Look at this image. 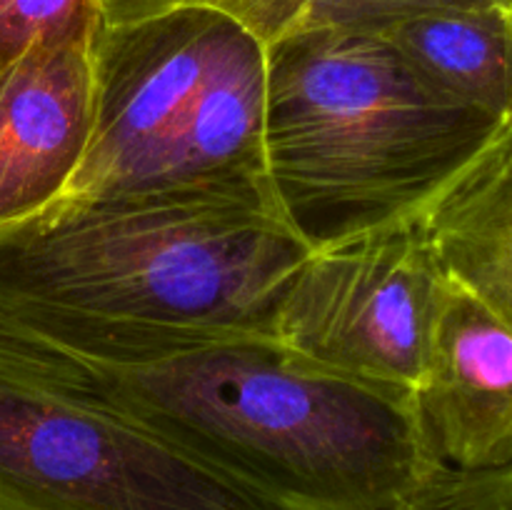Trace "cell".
Returning <instances> with one entry per match:
<instances>
[{
	"instance_id": "1",
	"label": "cell",
	"mask_w": 512,
	"mask_h": 510,
	"mask_svg": "<svg viewBox=\"0 0 512 510\" xmlns=\"http://www.w3.org/2000/svg\"><path fill=\"white\" fill-rule=\"evenodd\" d=\"M308 253L265 185L58 200L0 228V328L95 363L273 338Z\"/></svg>"
},
{
	"instance_id": "2",
	"label": "cell",
	"mask_w": 512,
	"mask_h": 510,
	"mask_svg": "<svg viewBox=\"0 0 512 510\" xmlns=\"http://www.w3.org/2000/svg\"><path fill=\"white\" fill-rule=\"evenodd\" d=\"M78 360L113 403L270 510H398L443 465L415 393L335 375L273 338Z\"/></svg>"
},
{
	"instance_id": "3",
	"label": "cell",
	"mask_w": 512,
	"mask_h": 510,
	"mask_svg": "<svg viewBox=\"0 0 512 510\" xmlns=\"http://www.w3.org/2000/svg\"><path fill=\"white\" fill-rule=\"evenodd\" d=\"M505 125L425 88L373 30L265 43V183L310 250L420 213Z\"/></svg>"
},
{
	"instance_id": "4",
	"label": "cell",
	"mask_w": 512,
	"mask_h": 510,
	"mask_svg": "<svg viewBox=\"0 0 512 510\" xmlns=\"http://www.w3.org/2000/svg\"><path fill=\"white\" fill-rule=\"evenodd\" d=\"M0 510H270L120 408L73 355L0 328Z\"/></svg>"
},
{
	"instance_id": "5",
	"label": "cell",
	"mask_w": 512,
	"mask_h": 510,
	"mask_svg": "<svg viewBox=\"0 0 512 510\" xmlns=\"http://www.w3.org/2000/svg\"><path fill=\"white\" fill-rule=\"evenodd\" d=\"M443 280L420 213L345 235L293 270L273 338L335 375L415 393Z\"/></svg>"
},
{
	"instance_id": "6",
	"label": "cell",
	"mask_w": 512,
	"mask_h": 510,
	"mask_svg": "<svg viewBox=\"0 0 512 510\" xmlns=\"http://www.w3.org/2000/svg\"><path fill=\"white\" fill-rule=\"evenodd\" d=\"M233 23L213 5L103 23L93 45L88 143L58 200L133 193L145 183Z\"/></svg>"
},
{
	"instance_id": "7",
	"label": "cell",
	"mask_w": 512,
	"mask_h": 510,
	"mask_svg": "<svg viewBox=\"0 0 512 510\" xmlns=\"http://www.w3.org/2000/svg\"><path fill=\"white\" fill-rule=\"evenodd\" d=\"M415 403L443 465H512V323L448 280L435 300Z\"/></svg>"
},
{
	"instance_id": "8",
	"label": "cell",
	"mask_w": 512,
	"mask_h": 510,
	"mask_svg": "<svg viewBox=\"0 0 512 510\" xmlns=\"http://www.w3.org/2000/svg\"><path fill=\"white\" fill-rule=\"evenodd\" d=\"M95 38L38 45L0 68V228L68 188L90 133Z\"/></svg>"
},
{
	"instance_id": "9",
	"label": "cell",
	"mask_w": 512,
	"mask_h": 510,
	"mask_svg": "<svg viewBox=\"0 0 512 510\" xmlns=\"http://www.w3.org/2000/svg\"><path fill=\"white\" fill-rule=\"evenodd\" d=\"M265 185V43L235 18L138 190Z\"/></svg>"
},
{
	"instance_id": "10",
	"label": "cell",
	"mask_w": 512,
	"mask_h": 510,
	"mask_svg": "<svg viewBox=\"0 0 512 510\" xmlns=\"http://www.w3.org/2000/svg\"><path fill=\"white\" fill-rule=\"evenodd\" d=\"M440 275L512 323V125L420 210Z\"/></svg>"
},
{
	"instance_id": "11",
	"label": "cell",
	"mask_w": 512,
	"mask_h": 510,
	"mask_svg": "<svg viewBox=\"0 0 512 510\" xmlns=\"http://www.w3.org/2000/svg\"><path fill=\"white\" fill-rule=\"evenodd\" d=\"M440 98L512 118V8L438 10L373 30Z\"/></svg>"
},
{
	"instance_id": "12",
	"label": "cell",
	"mask_w": 512,
	"mask_h": 510,
	"mask_svg": "<svg viewBox=\"0 0 512 510\" xmlns=\"http://www.w3.org/2000/svg\"><path fill=\"white\" fill-rule=\"evenodd\" d=\"M218 8L270 43L298 30H380L438 10L512 8V0H225Z\"/></svg>"
},
{
	"instance_id": "13",
	"label": "cell",
	"mask_w": 512,
	"mask_h": 510,
	"mask_svg": "<svg viewBox=\"0 0 512 510\" xmlns=\"http://www.w3.org/2000/svg\"><path fill=\"white\" fill-rule=\"evenodd\" d=\"M100 0H0V68L30 48L95 38Z\"/></svg>"
},
{
	"instance_id": "14",
	"label": "cell",
	"mask_w": 512,
	"mask_h": 510,
	"mask_svg": "<svg viewBox=\"0 0 512 510\" xmlns=\"http://www.w3.org/2000/svg\"><path fill=\"white\" fill-rule=\"evenodd\" d=\"M398 510H512V465L480 470L440 465Z\"/></svg>"
},
{
	"instance_id": "15",
	"label": "cell",
	"mask_w": 512,
	"mask_h": 510,
	"mask_svg": "<svg viewBox=\"0 0 512 510\" xmlns=\"http://www.w3.org/2000/svg\"><path fill=\"white\" fill-rule=\"evenodd\" d=\"M220 3L225 0H100V13H103V23H125V20L163 13V10L188 8V5L218 8Z\"/></svg>"
}]
</instances>
